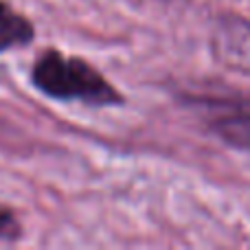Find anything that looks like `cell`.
Masks as SVG:
<instances>
[{
  "mask_svg": "<svg viewBox=\"0 0 250 250\" xmlns=\"http://www.w3.org/2000/svg\"><path fill=\"white\" fill-rule=\"evenodd\" d=\"M20 235V224L16 222L11 211L0 208V239H16Z\"/></svg>",
  "mask_w": 250,
  "mask_h": 250,
  "instance_id": "obj_4",
  "label": "cell"
},
{
  "mask_svg": "<svg viewBox=\"0 0 250 250\" xmlns=\"http://www.w3.org/2000/svg\"><path fill=\"white\" fill-rule=\"evenodd\" d=\"M211 129L230 147L250 151V104L230 101L224 112L215 114V119L211 121Z\"/></svg>",
  "mask_w": 250,
  "mask_h": 250,
  "instance_id": "obj_2",
  "label": "cell"
},
{
  "mask_svg": "<svg viewBox=\"0 0 250 250\" xmlns=\"http://www.w3.org/2000/svg\"><path fill=\"white\" fill-rule=\"evenodd\" d=\"M33 35V24L24 16L16 13L7 2H0V51L20 46V44H29Z\"/></svg>",
  "mask_w": 250,
  "mask_h": 250,
  "instance_id": "obj_3",
  "label": "cell"
},
{
  "mask_svg": "<svg viewBox=\"0 0 250 250\" xmlns=\"http://www.w3.org/2000/svg\"><path fill=\"white\" fill-rule=\"evenodd\" d=\"M33 83L53 99L82 101L88 105L121 104V95L104 75L82 57H66L57 51L44 53L33 66Z\"/></svg>",
  "mask_w": 250,
  "mask_h": 250,
  "instance_id": "obj_1",
  "label": "cell"
}]
</instances>
